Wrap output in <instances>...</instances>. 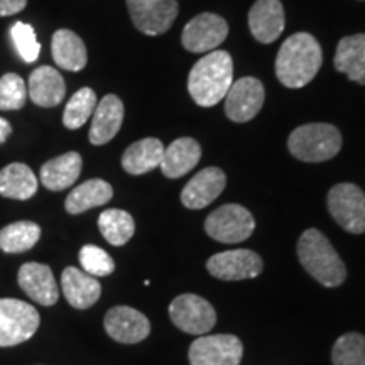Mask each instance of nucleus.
Listing matches in <instances>:
<instances>
[{
	"label": "nucleus",
	"mask_w": 365,
	"mask_h": 365,
	"mask_svg": "<svg viewBox=\"0 0 365 365\" xmlns=\"http://www.w3.org/2000/svg\"><path fill=\"white\" fill-rule=\"evenodd\" d=\"M323 63L322 46L312 34L298 33L282 43L276 58L277 80L287 88L308 85Z\"/></svg>",
	"instance_id": "1"
},
{
	"label": "nucleus",
	"mask_w": 365,
	"mask_h": 365,
	"mask_svg": "<svg viewBox=\"0 0 365 365\" xmlns=\"http://www.w3.org/2000/svg\"><path fill=\"white\" fill-rule=\"evenodd\" d=\"M234 83V63L227 51H212L191 68L188 91L200 107H213Z\"/></svg>",
	"instance_id": "2"
},
{
	"label": "nucleus",
	"mask_w": 365,
	"mask_h": 365,
	"mask_svg": "<svg viewBox=\"0 0 365 365\" xmlns=\"http://www.w3.org/2000/svg\"><path fill=\"white\" fill-rule=\"evenodd\" d=\"M298 257L319 284L336 287L346 279V269L330 240L317 228H308L298 240Z\"/></svg>",
	"instance_id": "3"
},
{
	"label": "nucleus",
	"mask_w": 365,
	"mask_h": 365,
	"mask_svg": "<svg viewBox=\"0 0 365 365\" xmlns=\"http://www.w3.org/2000/svg\"><path fill=\"white\" fill-rule=\"evenodd\" d=\"M287 149L299 161L323 163L340 153L341 134L331 124H304L291 132Z\"/></svg>",
	"instance_id": "4"
},
{
	"label": "nucleus",
	"mask_w": 365,
	"mask_h": 365,
	"mask_svg": "<svg viewBox=\"0 0 365 365\" xmlns=\"http://www.w3.org/2000/svg\"><path fill=\"white\" fill-rule=\"evenodd\" d=\"M39 313L26 301L0 299V346H14L29 340L38 331Z\"/></svg>",
	"instance_id": "5"
},
{
	"label": "nucleus",
	"mask_w": 365,
	"mask_h": 365,
	"mask_svg": "<svg viewBox=\"0 0 365 365\" xmlns=\"http://www.w3.org/2000/svg\"><path fill=\"white\" fill-rule=\"evenodd\" d=\"M255 228L252 213L242 205H223L207 217L205 230L213 240L222 244H239L247 240Z\"/></svg>",
	"instance_id": "6"
},
{
	"label": "nucleus",
	"mask_w": 365,
	"mask_h": 365,
	"mask_svg": "<svg viewBox=\"0 0 365 365\" xmlns=\"http://www.w3.org/2000/svg\"><path fill=\"white\" fill-rule=\"evenodd\" d=\"M328 210L333 220L350 232V234H364L365 232V193L352 182L335 185L328 193Z\"/></svg>",
	"instance_id": "7"
},
{
	"label": "nucleus",
	"mask_w": 365,
	"mask_h": 365,
	"mask_svg": "<svg viewBox=\"0 0 365 365\" xmlns=\"http://www.w3.org/2000/svg\"><path fill=\"white\" fill-rule=\"evenodd\" d=\"M171 322L191 335H205L215 327L217 313L202 296L181 294L170 304Z\"/></svg>",
	"instance_id": "8"
},
{
	"label": "nucleus",
	"mask_w": 365,
	"mask_h": 365,
	"mask_svg": "<svg viewBox=\"0 0 365 365\" xmlns=\"http://www.w3.org/2000/svg\"><path fill=\"white\" fill-rule=\"evenodd\" d=\"M132 24L148 36H159L171 29L180 6L176 0H127Z\"/></svg>",
	"instance_id": "9"
},
{
	"label": "nucleus",
	"mask_w": 365,
	"mask_h": 365,
	"mask_svg": "<svg viewBox=\"0 0 365 365\" xmlns=\"http://www.w3.org/2000/svg\"><path fill=\"white\" fill-rule=\"evenodd\" d=\"M228 36V24L223 17L203 12L185 26L181 43L190 53H210L217 49Z\"/></svg>",
	"instance_id": "10"
},
{
	"label": "nucleus",
	"mask_w": 365,
	"mask_h": 365,
	"mask_svg": "<svg viewBox=\"0 0 365 365\" xmlns=\"http://www.w3.org/2000/svg\"><path fill=\"white\" fill-rule=\"evenodd\" d=\"M244 345L234 335H205L190 346L191 365H239Z\"/></svg>",
	"instance_id": "11"
},
{
	"label": "nucleus",
	"mask_w": 365,
	"mask_h": 365,
	"mask_svg": "<svg viewBox=\"0 0 365 365\" xmlns=\"http://www.w3.org/2000/svg\"><path fill=\"white\" fill-rule=\"evenodd\" d=\"M208 272L222 281H244L257 277L262 271V259L249 249H234L215 254L207 262Z\"/></svg>",
	"instance_id": "12"
},
{
	"label": "nucleus",
	"mask_w": 365,
	"mask_h": 365,
	"mask_svg": "<svg viewBox=\"0 0 365 365\" xmlns=\"http://www.w3.org/2000/svg\"><path fill=\"white\" fill-rule=\"evenodd\" d=\"M264 98V85L261 80L254 76H245V78L237 80L232 83L230 90L225 95V113L230 120L244 122L252 120V118L261 112Z\"/></svg>",
	"instance_id": "13"
},
{
	"label": "nucleus",
	"mask_w": 365,
	"mask_h": 365,
	"mask_svg": "<svg viewBox=\"0 0 365 365\" xmlns=\"http://www.w3.org/2000/svg\"><path fill=\"white\" fill-rule=\"evenodd\" d=\"M105 331L118 344H139L148 339L150 323L145 314L129 307H115L105 314Z\"/></svg>",
	"instance_id": "14"
},
{
	"label": "nucleus",
	"mask_w": 365,
	"mask_h": 365,
	"mask_svg": "<svg viewBox=\"0 0 365 365\" xmlns=\"http://www.w3.org/2000/svg\"><path fill=\"white\" fill-rule=\"evenodd\" d=\"M21 289L43 307H53L58 303L59 291L54 281L51 267L39 262H27L21 266L17 274Z\"/></svg>",
	"instance_id": "15"
},
{
	"label": "nucleus",
	"mask_w": 365,
	"mask_h": 365,
	"mask_svg": "<svg viewBox=\"0 0 365 365\" xmlns=\"http://www.w3.org/2000/svg\"><path fill=\"white\" fill-rule=\"evenodd\" d=\"M227 185L225 173L220 168H205L188 181L181 193V202L190 210H202L222 195Z\"/></svg>",
	"instance_id": "16"
},
{
	"label": "nucleus",
	"mask_w": 365,
	"mask_h": 365,
	"mask_svg": "<svg viewBox=\"0 0 365 365\" xmlns=\"http://www.w3.org/2000/svg\"><path fill=\"white\" fill-rule=\"evenodd\" d=\"M284 7L279 0H257L249 12V27L254 39L271 44L284 31Z\"/></svg>",
	"instance_id": "17"
},
{
	"label": "nucleus",
	"mask_w": 365,
	"mask_h": 365,
	"mask_svg": "<svg viewBox=\"0 0 365 365\" xmlns=\"http://www.w3.org/2000/svg\"><path fill=\"white\" fill-rule=\"evenodd\" d=\"M124 122V103L117 95H105L95 107L91 115L90 143L93 145H103L110 143L120 130Z\"/></svg>",
	"instance_id": "18"
},
{
	"label": "nucleus",
	"mask_w": 365,
	"mask_h": 365,
	"mask_svg": "<svg viewBox=\"0 0 365 365\" xmlns=\"http://www.w3.org/2000/svg\"><path fill=\"white\" fill-rule=\"evenodd\" d=\"M61 287L68 303L76 309H86L97 303L102 286L97 277L76 267H66L61 274Z\"/></svg>",
	"instance_id": "19"
},
{
	"label": "nucleus",
	"mask_w": 365,
	"mask_h": 365,
	"mask_svg": "<svg viewBox=\"0 0 365 365\" xmlns=\"http://www.w3.org/2000/svg\"><path fill=\"white\" fill-rule=\"evenodd\" d=\"M202 158V148L191 137H180L164 148L163 161L159 164L163 175L171 180L181 178L193 170Z\"/></svg>",
	"instance_id": "20"
},
{
	"label": "nucleus",
	"mask_w": 365,
	"mask_h": 365,
	"mask_svg": "<svg viewBox=\"0 0 365 365\" xmlns=\"http://www.w3.org/2000/svg\"><path fill=\"white\" fill-rule=\"evenodd\" d=\"M66 85L63 76L53 66H39L29 76V98L38 107H56L63 102Z\"/></svg>",
	"instance_id": "21"
},
{
	"label": "nucleus",
	"mask_w": 365,
	"mask_h": 365,
	"mask_svg": "<svg viewBox=\"0 0 365 365\" xmlns=\"http://www.w3.org/2000/svg\"><path fill=\"white\" fill-rule=\"evenodd\" d=\"M81 168H83V159L78 153L71 150V153H66L43 164L41 182L44 185V188L51 191L66 190L78 180Z\"/></svg>",
	"instance_id": "22"
},
{
	"label": "nucleus",
	"mask_w": 365,
	"mask_h": 365,
	"mask_svg": "<svg viewBox=\"0 0 365 365\" xmlns=\"http://www.w3.org/2000/svg\"><path fill=\"white\" fill-rule=\"evenodd\" d=\"M333 63L336 71L344 73L349 80L365 85V34H354L340 39Z\"/></svg>",
	"instance_id": "23"
},
{
	"label": "nucleus",
	"mask_w": 365,
	"mask_h": 365,
	"mask_svg": "<svg viewBox=\"0 0 365 365\" xmlns=\"http://www.w3.org/2000/svg\"><path fill=\"white\" fill-rule=\"evenodd\" d=\"M164 145L156 137H145L125 149L122 156V168L132 176L145 175L163 161Z\"/></svg>",
	"instance_id": "24"
},
{
	"label": "nucleus",
	"mask_w": 365,
	"mask_h": 365,
	"mask_svg": "<svg viewBox=\"0 0 365 365\" xmlns=\"http://www.w3.org/2000/svg\"><path fill=\"white\" fill-rule=\"evenodd\" d=\"M51 51L54 63L68 71L83 70L88 61L85 43L78 34L70 29H59L53 34Z\"/></svg>",
	"instance_id": "25"
},
{
	"label": "nucleus",
	"mask_w": 365,
	"mask_h": 365,
	"mask_svg": "<svg viewBox=\"0 0 365 365\" xmlns=\"http://www.w3.org/2000/svg\"><path fill=\"white\" fill-rule=\"evenodd\" d=\"M38 191V178L29 166L12 163L0 171V195L11 200L33 198Z\"/></svg>",
	"instance_id": "26"
},
{
	"label": "nucleus",
	"mask_w": 365,
	"mask_h": 365,
	"mask_svg": "<svg viewBox=\"0 0 365 365\" xmlns=\"http://www.w3.org/2000/svg\"><path fill=\"white\" fill-rule=\"evenodd\" d=\"M113 196L112 186L103 180H88L83 185L76 186L75 190L68 195L65 208L71 215H80L86 210L102 207L108 203Z\"/></svg>",
	"instance_id": "27"
},
{
	"label": "nucleus",
	"mask_w": 365,
	"mask_h": 365,
	"mask_svg": "<svg viewBox=\"0 0 365 365\" xmlns=\"http://www.w3.org/2000/svg\"><path fill=\"white\" fill-rule=\"evenodd\" d=\"M41 239V227L29 220L14 222L0 230V249L7 254H21L33 249Z\"/></svg>",
	"instance_id": "28"
},
{
	"label": "nucleus",
	"mask_w": 365,
	"mask_h": 365,
	"mask_svg": "<svg viewBox=\"0 0 365 365\" xmlns=\"http://www.w3.org/2000/svg\"><path fill=\"white\" fill-rule=\"evenodd\" d=\"M98 228L103 239L112 245H124L132 239L135 232L134 218L124 210H105L98 217Z\"/></svg>",
	"instance_id": "29"
},
{
	"label": "nucleus",
	"mask_w": 365,
	"mask_h": 365,
	"mask_svg": "<svg viewBox=\"0 0 365 365\" xmlns=\"http://www.w3.org/2000/svg\"><path fill=\"white\" fill-rule=\"evenodd\" d=\"M95 107H97V95L93 90L85 86L76 91L66 103L65 112H63V124L66 129H80L93 115Z\"/></svg>",
	"instance_id": "30"
},
{
	"label": "nucleus",
	"mask_w": 365,
	"mask_h": 365,
	"mask_svg": "<svg viewBox=\"0 0 365 365\" xmlns=\"http://www.w3.org/2000/svg\"><path fill=\"white\" fill-rule=\"evenodd\" d=\"M333 365H365V336L346 333L335 341L331 350Z\"/></svg>",
	"instance_id": "31"
},
{
	"label": "nucleus",
	"mask_w": 365,
	"mask_h": 365,
	"mask_svg": "<svg viewBox=\"0 0 365 365\" xmlns=\"http://www.w3.org/2000/svg\"><path fill=\"white\" fill-rule=\"evenodd\" d=\"M27 100L24 80L16 73H7L0 78V110H19Z\"/></svg>",
	"instance_id": "32"
},
{
	"label": "nucleus",
	"mask_w": 365,
	"mask_h": 365,
	"mask_svg": "<svg viewBox=\"0 0 365 365\" xmlns=\"http://www.w3.org/2000/svg\"><path fill=\"white\" fill-rule=\"evenodd\" d=\"M11 38L17 53L26 63H34L39 58L41 44L33 26L24 24V22H16L11 29Z\"/></svg>",
	"instance_id": "33"
},
{
	"label": "nucleus",
	"mask_w": 365,
	"mask_h": 365,
	"mask_svg": "<svg viewBox=\"0 0 365 365\" xmlns=\"http://www.w3.org/2000/svg\"><path fill=\"white\" fill-rule=\"evenodd\" d=\"M80 264L86 274L93 277L108 276L115 269L113 259L97 245H85L80 250Z\"/></svg>",
	"instance_id": "34"
},
{
	"label": "nucleus",
	"mask_w": 365,
	"mask_h": 365,
	"mask_svg": "<svg viewBox=\"0 0 365 365\" xmlns=\"http://www.w3.org/2000/svg\"><path fill=\"white\" fill-rule=\"evenodd\" d=\"M27 6V0H0V17L14 16Z\"/></svg>",
	"instance_id": "35"
},
{
	"label": "nucleus",
	"mask_w": 365,
	"mask_h": 365,
	"mask_svg": "<svg viewBox=\"0 0 365 365\" xmlns=\"http://www.w3.org/2000/svg\"><path fill=\"white\" fill-rule=\"evenodd\" d=\"M11 134H12V125L9 124L6 118L0 117V144L6 143Z\"/></svg>",
	"instance_id": "36"
}]
</instances>
